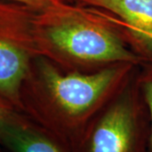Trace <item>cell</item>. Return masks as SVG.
<instances>
[{
    "label": "cell",
    "instance_id": "1",
    "mask_svg": "<svg viewBox=\"0 0 152 152\" xmlns=\"http://www.w3.org/2000/svg\"><path fill=\"white\" fill-rule=\"evenodd\" d=\"M136 67L118 64L92 73L67 72L37 57L22 83L20 112L78 152L93 121L130 83Z\"/></svg>",
    "mask_w": 152,
    "mask_h": 152
},
{
    "label": "cell",
    "instance_id": "2",
    "mask_svg": "<svg viewBox=\"0 0 152 152\" xmlns=\"http://www.w3.org/2000/svg\"><path fill=\"white\" fill-rule=\"evenodd\" d=\"M35 36L40 57L67 72L92 73L147 61L110 14L69 1L54 0L38 10Z\"/></svg>",
    "mask_w": 152,
    "mask_h": 152
},
{
    "label": "cell",
    "instance_id": "3",
    "mask_svg": "<svg viewBox=\"0 0 152 152\" xmlns=\"http://www.w3.org/2000/svg\"><path fill=\"white\" fill-rule=\"evenodd\" d=\"M150 117L136 77L99 114L78 152H148Z\"/></svg>",
    "mask_w": 152,
    "mask_h": 152
},
{
    "label": "cell",
    "instance_id": "4",
    "mask_svg": "<svg viewBox=\"0 0 152 152\" xmlns=\"http://www.w3.org/2000/svg\"><path fill=\"white\" fill-rule=\"evenodd\" d=\"M39 10L0 0V96L20 111V92L31 64L40 57L35 36Z\"/></svg>",
    "mask_w": 152,
    "mask_h": 152
},
{
    "label": "cell",
    "instance_id": "5",
    "mask_svg": "<svg viewBox=\"0 0 152 152\" xmlns=\"http://www.w3.org/2000/svg\"><path fill=\"white\" fill-rule=\"evenodd\" d=\"M0 145L9 152H77L18 110L0 123Z\"/></svg>",
    "mask_w": 152,
    "mask_h": 152
},
{
    "label": "cell",
    "instance_id": "6",
    "mask_svg": "<svg viewBox=\"0 0 152 152\" xmlns=\"http://www.w3.org/2000/svg\"><path fill=\"white\" fill-rule=\"evenodd\" d=\"M80 5L91 7L110 14L114 20L133 37L138 52L146 60L152 51L145 36L152 34V0H69Z\"/></svg>",
    "mask_w": 152,
    "mask_h": 152
},
{
    "label": "cell",
    "instance_id": "7",
    "mask_svg": "<svg viewBox=\"0 0 152 152\" xmlns=\"http://www.w3.org/2000/svg\"><path fill=\"white\" fill-rule=\"evenodd\" d=\"M136 80L149 113L150 135L148 152H152V58L143 64V69L138 74Z\"/></svg>",
    "mask_w": 152,
    "mask_h": 152
},
{
    "label": "cell",
    "instance_id": "8",
    "mask_svg": "<svg viewBox=\"0 0 152 152\" xmlns=\"http://www.w3.org/2000/svg\"><path fill=\"white\" fill-rule=\"evenodd\" d=\"M8 1L23 4L32 7L34 9L40 10H42L44 8L50 5L54 0H8Z\"/></svg>",
    "mask_w": 152,
    "mask_h": 152
},
{
    "label": "cell",
    "instance_id": "9",
    "mask_svg": "<svg viewBox=\"0 0 152 152\" xmlns=\"http://www.w3.org/2000/svg\"><path fill=\"white\" fill-rule=\"evenodd\" d=\"M15 110L16 109L9 102H7L5 99L0 96V123Z\"/></svg>",
    "mask_w": 152,
    "mask_h": 152
},
{
    "label": "cell",
    "instance_id": "10",
    "mask_svg": "<svg viewBox=\"0 0 152 152\" xmlns=\"http://www.w3.org/2000/svg\"><path fill=\"white\" fill-rule=\"evenodd\" d=\"M145 41L148 45V47L152 51V34H147L145 36Z\"/></svg>",
    "mask_w": 152,
    "mask_h": 152
},
{
    "label": "cell",
    "instance_id": "11",
    "mask_svg": "<svg viewBox=\"0 0 152 152\" xmlns=\"http://www.w3.org/2000/svg\"><path fill=\"white\" fill-rule=\"evenodd\" d=\"M65 1H69V0H65Z\"/></svg>",
    "mask_w": 152,
    "mask_h": 152
}]
</instances>
